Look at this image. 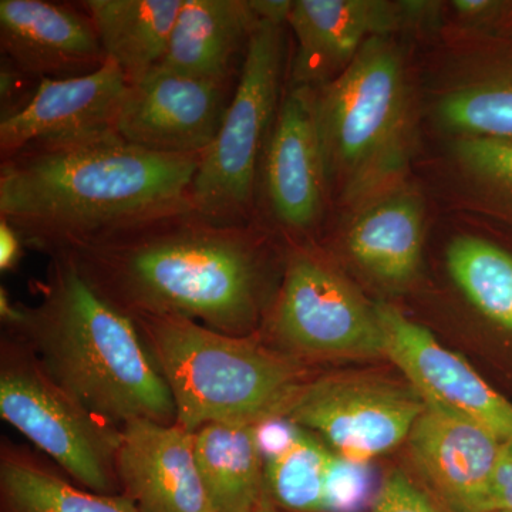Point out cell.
<instances>
[{
	"instance_id": "1",
	"label": "cell",
	"mask_w": 512,
	"mask_h": 512,
	"mask_svg": "<svg viewBox=\"0 0 512 512\" xmlns=\"http://www.w3.org/2000/svg\"><path fill=\"white\" fill-rule=\"evenodd\" d=\"M60 254L131 318L180 316L231 336L259 332L286 265L276 261L258 222L227 224L192 208Z\"/></svg>"
},
{
	"instance_id": "2",
	"label": "cell",
	"mask_w": 512,
	"mask_h": 512,
	"mask_svg": "<svg viewBox=\"0 0 512 512\" xmlns=\"http://www.w3.org/2000/svg\"><path fill=\"white\" fill-rule=\"evenodd\" d=\"M201 157L153 153L114 128L32 144L0 163V220L26 248L60 254L192 208Z\"/></svg>"
},
{
	"instance_id": "3",
	"label": "cell",
	"mask_w": 512,
	"mask_h": 512,
	"mask_svg": "<svg viewBox=\"0 0 512 512\" xmlns=\"http://www.w3.org/2000/svg\"><path fill=\"white\" fill-rule=\"evenodd\" d=\"M36 305L20 303L5 332L35 350L50 376L84 407L117 427L175 424L170 389L136 322L107 301L64 254L49 256Z\"/></svg>"
},
{
	"instance_id": "4",
	"label": "cell",
	"mask_w": 512,
	"mask_h": 512,
	"mask_svg": "<svg viewBox=\"0 0 512 512\" xmlns=\"http://www.w3.org/2000/svg\"><path fill=\"white\" fill-rule=\"evenodd\" d=\"M133 319L173 396L175 423L190 433L211 423L258 426L284 419L315 375L258 333L231 336L180 316Z\"/></svg>"
},
{
	"instance_id": "5",
	"label": "cell",
	"mask_w": 512,
	"mask_h": 512,
	"mask_svg": "<svg viewBox=\"0 0 512 512\" xmlns=\"http://www.w3.org/2000/svg\"><path fill=\"white\" fill-rule=\"evenodd\" d=\"M315 116L328 191L370 194L406 167L412 144L409 84L387 36L367 40L332 82L315 89Z\"/></svg>"
},
{
	"instance_id": "6",
	"label": "cell",
	"mask_w": 512,
	"mask_h": 512,
	"mask_svg": "<svg viewBox=\"0 0 512 512\" xmlns=\"http://www.w3.org/2000/svg\"><path fill=\"white\" fill-rule=\"evenodd\" d=\"M288 23L259 19L220 131L202 154L192 210L227 224L255 221L259 165L285 92Z\"/></svg>"
},
{
	"instance_id": "7",
	"label": "cell",
	"mask_w": 512,
	"mask_h": 512,
	"mask_svg": "<svg viewBox=\"0 0 512 512\" xmlns=\"http://www.w3.org/2000/svg\"><path fill=\"white\" fill-rule=\"evenodd\" d=\"M0 416L80 487L121 494L116 470L121 427L74 399L35 350L8 332L0 339Z\"/></svg>"
},
{
	"instance_id": "8",
	"label": "cell",
	"mask_w": 512,
	"mask_h": 512,
	"mask_svg": "<svg viewBox=\"0 0 512 512\" xmlns=\"http://www.w3.org/2000/svg\"><path fill=\"white\" fill-rule=\"evenodd\" d=\"M258 336L309 366L386 357L376 305L305 247L288 251L281 286Z\"/></svg>"
},
{
	"instance_id": "9",
	"label": "cell",
	"mask_w": 512,
	"mask_h": 512,
	"mask_svg": "<svg viewBox=\"0 0 512 512\" xmlns=\"http://www.w3.org/2000/svg\"><path fill=\"white\" fill-rule=\"evenodd\" d=\"M427 403L413 384L362 372L313 375L284 419L315 433L330 450L367 464L409 437Z\"/></svg>"
},
{
	"instance_id": "10",
	"label": "cell",
	"mask_w": 512,
	"mask_h": 512,
	"mask_svg": "<svg viewBox=\"0 0 512 512\" xmlns=\"http://www.w3.org/2000/svg\"><path fill=\"white\" fill-rule=\"evenodd\" d=\"M325 165L315 89L288 84L259 165L255 221L262 214L286 237H309L325 210Z\"/></svg>"
},
{
	"instance_id": "11",
	"label": "cell",
	"mask_w": 512,
	"mask_h": 512,
	"mask_svg": "<svg viewBox=\"0 0 512 512\" xmlns=\"http://www.w3.org/2000/svg\"><path fill=\"white\" fill-rule=\"evenodd\" d=\"M237 82L156 69L128 87L116 131L128 143L153 153L202 156L220 131Z\"/></svg>"
},
{
	"instance_id": "12",
	"label": "cell",
	"mask_w": 512,
	"mask_h": 512,
	"mask_svg": "<svg viewBox=\"0 0 512 512\" xmlns=\"http://www.w3.org/2000/svg\"><path fill=\"white\" fill-rule=\"evenodd\" d=\"M386 359L402 370L429 406L473 421L512 446V403L493 389L467 360L394 306L379 303Z\"/></svg>"
},
{
	"instance_id": "13",
	"label": "cell",
	"mask_w": 512,
	"mask_h": 512,
	"mask_svg": "<svg viewBox=\"0 0 512 512\" xmlns=\"http://www.w3.org/2000/svg\"><path fill=\"white\" fill-rule=\"evenodd\" d=\"M2 66L40 82L97 72L107 62L82 2L0 0Z\"/></svg>"
},
{
	"instance_id": "14",
	"label": "cell",
	"mask_w": 512,
	"mask_h": 512,
	"mask_svg": "<svg viewBox=\"0 0 512 512\" xmlns=\"http://www.w3.org/2000/svg\"><path fill=\"white\" fill-rule=\"evenodd\" d=\"M407 443L414 467L448 512H493L505 444L494 433L427 404Z\"/></svg>"
},
{
	"instance_id": "15",
	"label": "cell",
	"mask_w": 512,
	"mask_h": 512,
	"mask_svg": "<svg viewBox=\"0 0 512 512\" xmlns=\"http://www.w3.org/2000/svg\"><path fill=\"white\" fill-rule=\"evenodd\" d=\"M116 470L121 494L138 512H214L195 463L192 433L177 423L124 424Z\"/></svg>"
},
{
	"instance_id": "16",
	"label": "cell",
	"mask_w": 512,
	"mask_h": 512,
	"mask_svg": "<svg viewBox=\"0 0 512 512\" xmlns=\"http://www.w3.org/2000/svg\"><path fill=\"white\" fill-rule=\"evenodd\" d=\"M128 87L111 60L86 76L40 80L29 103L0 121V158L36 143L116 130Z\"/></svg>"
},
{
	"instance_id": "17",
	"label": "cell",
	"mask_w": 512,
	"mask_h": 512,
	"mask_svg": "<svg viewBox=\"0 0 512 512\" xmlns=\"http://www.w3.org/2000/svg\"><path fill=\"white\" fill-rule=\"evenodd\" d=\"M402 6L376 0H296L288 28L296 40L293 86H323L352 63L367 40L387 36L406 18Z\"/></svg>"
},
{
	"instance_id": "18",
	"label": "cell",
	"mask_w": 512,
	"mask_h": 512,
	"mask_svg": "<svg viewBox=\"0 0 512 512\" xmlns=\"http://www.w3.org/2000/svg\"><path fill=\"white\" fill-rule=\"evenodd\" d=\"M256 22L248 0H184L157 69L235 83Z\"/></svg>"
},
{
	"instance_id": "19",
	"label": "cell",
	"mask_w": 512,
	"mask_h": 512,
	"mask_svg": "<svg viewBox=\"0 0 512 512\" xmlns=\"http://www.w3.org/2000/svg\"><path fill=\"white\" fill-rule=\"evenodd\" d=\"M424 208L410 192H392L367 205L353 221L346 247L356 264L387 288H404L423 258Z\"/></svg>"
},
{
	"instance_id": "20",
	"label": "cell",
	"mask_w": 512,
	"mask_h": 512,
	"mask_svg": "<svg viewBox=\"0 0 512 512\" xmlns=\"http://www.w3.org/2000/svg\"><path fill=\"white\" fill-rule=\"evenodd\" d=\"M184 0H86L101 45L130 86L163 62Z\"/></svg>"
},
{
	"instance_id": "21",
	"label": "cell",
	"mask_w": 512,
	"mask_h": 512,
	"mask_svg": "<svg viewBox=\"0 0 512 512\" xmlns=\"http://www.w3.org/2000/svg\"><path fill=\"white\" fill-rule=\"evenodd\" d=\"M194 457L214 512H254L266 494L256 426L211 423L192 433Z\"/></svg>"
},
{
	"instance_id": "22",
	"label": "cell",
	"mask_w": 512,
	"mask_h": 512,
	"mask_svg": "<svg viewBox=\"0 0 512 512\" xmlns=\"http://www.w3.org/2000/svg\"><path fill=\"white\" fill-rule=\"evenodd\" d=\"M0 512H138L123 494L73 485L25 448L0 446Z\"/></svg>"
},
{
	"instance_id": "23",
	"label": "cell",
	"mask_w": 512,
	"mask_h": 512,
	"mask_svg": "<svg viewBox=\"0 0 512 512\" xmlns=\"http://www.w3.org/2000/svg\"><path fill=\"white\" fill-rule=\"evenodd\" d=\"M339 456L309 431L265 458L266 493L289 512H328L329 484Z\"/></svg>"
},
{
	"instance_id": "24",
	"label": "cell",
	"mask_w": 512,
	"mask_h": 512,
	"mask_svg": "<svg viewBox=\"0 0 512 512\" xmlns=\"http://www.w3.org/2000/svg\"><path fill=\"white\" fill-rule=\"evenodd\" d=\"M447 268L471 305L512 333V255L485 239L458 237L448 245Z\"/></svg>"
},
{
	"instance_id": "25",
	"label": "cell",
	"mask_w": 512,
	"mask_h": 512,
	"mask_svg": "<svg viewBox=\"0 0 512 512\" xmlns=\"http://www.w3.org/2000/svg\"><path fill=\"white\" fill-rule=\"evenodd\" d=\"M437 119L461 137L512 138V67L451 90L437 104Z\"/></svg>"
},
{
	"instance_id": "26",
	"label": "cell",
	"mask_w": 512,
	"mask_h": 512,
	"mask_svg": "<svg viewBox=\"0 0 512 512\" xmlns=\"http://www.w3.org/2000/svg\"><path fill=\"white\" fill-rule=\"evenodd\" d=\"M456 153L467 171L512 208V138L461 137Z\"/></svg>"
},
{
	"instance_id": "27",
	"label": "cell",
	"mask_w": 512,
	"mask_h": 512,
	"mask_svg": "<svg viewBox=\"0 0 512 512\" xmlns=\"http://www.w3.org/2000/svg\"><path fill=\"white\" fill-rule=\"evenodd\" d=\"M370 481L365 464L339 457L329 484L328 512H355L365 504Z\"/></svg>"
},
{
	"instance_id": "28",
	"label": "cell",
	"mask_w": 512,
	"mask_h": 512,
	"mask_svg": "<svg viewBox=\"0 0 512 512\" xmlns=\"http://www.w3.org/2000/svg\"><path fill=\"white\" fill-rule=\"evenodd\" d=\"M370 512H441L406 474L393 470L384 478Z\"/></svg>"
},
{
	"instance_id": "29",
	"label": "cell",
	"mask_w": 512,
	"mask_h": 512,
	"mask_svg": "<svg viewBox=\"0 0 512 512\" xmlns=\"http://www.w3.org/2000/svg\"><path fill=\"white\" fill-rule=\"evenodd\" d=\"M493 512H512V446L504 444L493 483Z\"/></svg>"
},
{
	"instance_id": "30",
	"label": "cell",
	"mask_w": 512,
	"mask_h": 512,
	"mask_svg": "<svg viewBox=\"0 0 512 512\" xmlns=\"http://www.w3.org/2000/svg\"><path fill=\"white\" fill-rule=\"evenodd\" d=\"M25 248V241L16 228L0 220V271H15L25 255Z\"/></svg>"
},
{
	"instance_id": "31",
	"label": "cell",
	"mask_w": 512,
	"mask_h": 512,
	"mask_svg": "<svg viewBox=\"0 0 512 512\" xmlns=\"http://www.w3.org/2000/svg\"><path fill=\"white\" fill-rule=\"evenodd\" d=\"M453 6L461 18L474 20L487 18L500 8L501 3L490 2V0H458V2H453Z\"/></svg>"
},
{
	"instance_id": "32",
	"label": "cell",
	"mask_w": 512,
	"mask_h": 512,
	"mask_svg": "<svg viewBox=\"0 0 512 512\" xmlns=\"http://www.w3.org/2000/svg\"><path fill=\"white\" fill-rule=\"evenodd\" d=\"M254 512H281L279 511L278 505L272 501V498L269 497L268 493L265 494V497L262 498L261 503H259L258 508Z\"/></svg>"
}]
</instances>
